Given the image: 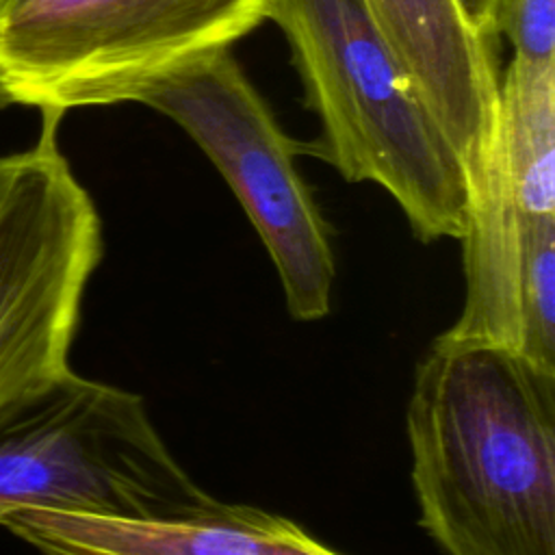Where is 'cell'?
I'll return each mask as SVG.
<instances>
[{
  "label": "cell",
  "mask_w": 555,
  "mask_h": 555,
  "mask_svg": "<svg viewBox=\"0 0 555 555\" xmlns=\"http://www.w3.org/2000/svg\"><path fill=\"white\" fill-rule=\"evenodd\" d=\"M405 431L418 525L444 555H555V371L440 334Z\"/></svg>",
  "instance_id": "cell-1"
},
{
  "label": "cell",
  "mask_w": 555,
  "mask_h": 555,
  "mask_svg": "<svg viewBox=\"0 0 555 555\" xmlns=\"http://www.w3.org/2000/svg\"><path fill=\"white\" fill-rule=\"evenodd\" d=\"M306 104L321 124L304 152L347 182L382 186L423 243L457 238L466 223L460 154L414 91L362 0H267Z\"/></svg>",
  "instance_id": "cell-2"
},
{
  "label": "cell",
  "mask_w": 555,
  "mask_h": 555,
  "mask_svg": "<svg viewBox=\"0 0 555 555\" xmlns=\"http://www.w3.org/2000/svg\"><path fill=\"white\" fill-rule=\"evenodd\" d=\"M217 503L137 392L69 369L0 410V520L22 509L169 520Z\"/></svg>",
  "instance_id": "cell-3"
},
{
  "label": "cell",
  "mask_w": 555,
  "mask_h": 555,
  "mask_svg": "<svg viewBox=\"0 0 555 555\" xmlns=\"http://www.w3.org/2000/svg\"><path fill=\"white\" fill-rule=\"evenodd\" d=\"M267 0H0V106L63 115L137 102L249 35Z\"/></svg>",
  "instance_id": "cell-4"
},
{
  "label": "cell",
  "mask_w": 555,
  "mask_h": 555,
  "mask_svg": "<svg viewBox=\"0 0 555 555\" xmlns=\"http://www.w3.org/2000/svg\"><path fill=\"white\" fill-rule=\"evenodd\" d=\"M137 104L178 124L217 167L269 251L291 317L323 319L336 258L330 225L295 165L304 143L284 132L232 50L178 65Z\"/></svg>",
  "instance_id": "cell-5"
},
{
  "label": "cell",
  "mask_w": 555,
  "mask_h": 555,
  "mask_svg": "<svg viewBox=\"0 0 555 555\" xmlns=\"http://www.w3.org/2000/svg\"><path fill=\"white\" fill-rule=\"evenodd\" d=\"M43 113L33 145L0 154V410L69 371L82 297L104 251L98 208Z\"/></svg>",
  "instance_id": "cell-6"
},
{
  "label": "cell",
  "mask_w": 555,
  "mask_h": 555,
  "mask_svg": "<svg viewBox=\"0 0 555 555\" xmlns=\"http://www.w3.org/2000/svg\"><path fill=\"white\" fill-rule=\"evenodd\" d=\"M451 145L470 169L499 137L494 41L457 0H362Z\"/></svg>",
  "instance_id": "cell-7"
},
{
  "label": "cell",
  "mask_w": 555,
  "mask_h": 555,
  "mask_svg": "<svg viewBox=\"0 0 555 555\" xmlns=\"http://www.w3.org/2000/svg\"><path fill=\"white\" fill-rule=\"evenodd\" d=\"M0 525L41 555H343L282 514L223 501L169 520L22 509Z\"/></svg>",
  "instance_id": "cell-8"
},
{
  "label": "cell",
  "mask_w": 555,
  "mask_h": 555,
  "mask_svg": "<svg viewBox=\"0 0 555 555\" xmlns=\"http://www.w3.org/2000/svg\"><path fill=\"white\" fill-rule=\"evenodd\" d=\"M499 141L527 219H555V63L512 56L499 78Z\"/></svg>",
  "instance_id": "cell-9"
},
{
  "label": "cell",
  "mask_w": 555,
  "mask_h": 555,
  "mask_svg": "<svg viewBox=\"0 0 555 555\" xmlns=\"http://www.w3.org/2000/svg\"><path fill=\"white\" fill-rule=\"evenodd\" d=\"M496 35L522 61L555 63V0H501Z\"/></svg>",
  "instance_id": "cell-10"
},
{
  "label": "cell",
  "mask_w": 555,
  "mask_h": 555,
  "mask_svg": "<svg viewBox=\"0 0 555 555\" xmlns=\"http://www.w3.org/2000/svg\"><path fill=\"white\" fill-rule=\"evenodd\" d=\"M468 24L486 39H496V17L501 0H457Z\"/></svg>",
  "instance_id": "cell-11"
}]
</instances>
